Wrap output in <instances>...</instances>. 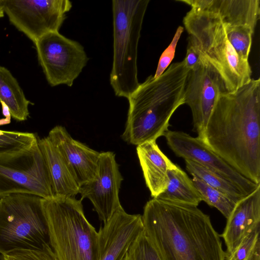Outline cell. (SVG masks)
<instances>
[{"instance_id":"9","label":"cell","mask_w":260,"mask_h":260,"mask_svg":"<svg viewBox=\"0 0 260 260\" xmlns=\"http://www.w3.org/2000/svg\"><path fill=\"white\" fill-rule=\"evenodd\" d=\"M34 44L39 62L51 86L71 87L89 59L79 43L59 31L48 33Z\"/></svg>"},{"instance_id":"32","label":"cell","mask_w":260,"mask_h":260,"mask_svg":"<svg viewBox=\"0 0 260 260\" xmlns=\"http://www.w3.org/2000/svg\"><path fill=\"white\" fill-rule=\"evenodd\" d=\"M4 12L3 10L2 6L0 5V18L4 16Z\"/></svg>"},{"instance_id":"18","label":"cell","mask_w":260,"mask_h":260,"mask_svg":"<svg viewBox=\"0 0 260 260\" xmlns=\"http://www.w3.org/2000/svg\"><path fill=\"white\" fill-rule=\"evenodd\" d=\"M136 150L146 186L152 198H157L166 189L169 171L175 164L160 150L156 141L137 145Z\"/></svg>"},{"instance_id":"1","label":"cell","mask_w":260,"mask_h":260,"mask_svg":"<svg viewBox=\"0 0 260 260\" xmlns=\"http://www.w3.org/2000/svg\"><path fill=\"white\" fill-rule=\"evenodd\" d=\"M203 141L242 175L260 184V79L218 98Z\"/></svg>"},{"instance_id":"2","label":"cell","mask_w":260,"mask_h":260,"mask_svg":"<svg viewBox=\"0 0 260 260\" xmlns=\"http://www.w3.org/2000/svg\"><path fill=\"white\" fill-rule=\"evenodd\" d=\"M142 219L161 260H226L220 236L198 206L154 198Z\"/></svg>"},{"instance_id":"30","label":"cell","mask_w":260,"mask_h":260,"mask_svg":"<svg viewBox=\"0 0 260 260\" xmlns=\"http://www.w3.org/2000/svg\"><path fill=\"white\" fill-rule=\"evenodd\" d=\"M202 55L197 47L189 40L186 53L183 60L185 68L188 70L195 68L201 62Z\"/></svg>"},{"instance_id":"19","label":"cell","mask_w":260,"mask_h":260,"mask_svg":"<svg viewBox=\"0 0 260 260\" xmlns=\"http://www.w3.org/2000/svg\"><path fill=\"white\" fill-rule=\"evenodd\" d=\"M44 157L54 196L74 197L79 193V185L58 149L46 137L38 140Z\"/></svg>"},{"instance_id":"5","label":"cell","mask_w":260,"mask_h":260,"mask_svg":"<svg viewBox=\"0 0 260 260\" xmlns=\"http://www.w3.org/2000/svg\"><path fill=\"white\" fill-rule=\"evenodd\" d=\"M50 245L58 260H98L99 233L87 219L81 200L45 199Z\"/></svg>"},{"instance_id":"3","label":"cell","mask_w":260,"mask_h":260,"mask_svg":"<svg viewBox=\"0 0 260 260\" xmlns=\"http://www.w3.org/2000/svg\"><path fill=\"white\" fill-rule=\"evenodd\" d=\"M189 71L183 60L174 62L159 77L150 75L140 83L127 99V117L121 135L123 141L137 146L164 136L172 115L184 104Z\"/></svg>"},{"instance_id":"21","label":"cell","mask_w":260,"mask_h":260,"mask_svg":"<svg viewBox=\"0 0 260 260\" xmlns=\"http://www.w3.org/2000/svg\"><path fill=\"white\" fill-rule=\"evenodd\" d=\"M166 189L157 198L198 206L203 201L192 179L179 166L174 165L168 172Z\"/></svg>"},{"instance_id":"4","label":"cell","mask_w":260,"mask_h":260,"mask_svg":"<svg viewBox=\"0 0 260 260\" xmlns=\"http://www.w3.org/2000/svg\"><path fill=\"white\" fill-rule=\"evenodd\" d=\"M188 40L216 70L229 93L248 83L252 71L228 39L223 23L216 15L191 9L183 19Z\"/></svg>"},{"instance_id":"20","label":"cell","mask_w":260,"mask_h":260,"mask_svg":"<svg viewBox=\"0 0 260 260\" xmlns=\"http://www.w3.org/2000/svg\"><path fill=\"white\" fill-rule=\"evenodd\" d=\"M0 102L15 120L22 121L27 119L30 102L25 97L17 80L10 71L1 66Z\"/></svg>"},{"instance_id":"28","label":"cell","mask_w":260,"mask_h":260,"mask_svg":"<svg viewBox=\"0 0 260 260\" xmlns=\"http://www.w3.org/2000/svg\"><path fill=\"white\" fill-rule=\"evenodd\" d=\"M1 260H58L51 246L36 250L18 249L2 254Z\"/></svg>"},{"instance_id":"25","label":"cell","mask_w":260,"mask_h":260,"mask_svg":"<svg viewBox=\"0 0 260 260\" xmlns=\"http://www.w3.org/2000/svg\"><path fill=\"white\" fill-rule=\"evenodd\" d=\"M38 140L32 133L0 130V154L25 148Z\"/></svg>"},{"instance_id":"6","label":"cell","mask_w":260,"mask_h":260,"mask_svg":"<svg viewBox=\"0 0 260 260\" xmlns=\"http://www.w3.org/2000/svg\"><path fill=\"white\" fill-rule=\"evenodd\" d=\"M149 0H113V59L110 82L115 95L128 99L140 85L138 46Z\"/></svg>"},{"instance_id":"24","label":"cell","mask_w":260,"mask_h":260,"mask_svg":"<svg viewBox=\"0 0 260 260\" xmlns=\"http://www.w3.org/2000/svg\"><path fill=\"white\" fill-rule=\"evenodd\" d=\"M223 24L228 39L237 54L242 59L248 60L254 31L244 26Z\"/></svg>"},{"instance_id":"11","label":"cell","mask_w":260,"mask_h":260,"mask_svg":"<svg viewBox=\"0 0 260 260\" xmlns=\"http://www.w3.org/2000/svg\"><path fill=\"white\" fill-rule=\"evenodd\" d=\"M226 93L218 72L202 55L200 63L188 73L184 90V104L191 110L193 127L200 139L218 98Z\"/></svg>"},{"instance_id":"29","label":"cell","mask_w":260,"mask_h":260,"mask_svg":"<svg viewBox=\"0 0 260 260\" xmlns=\"http://www.w3.org/2000/svg\"><path fill=\"white\" fill-rule=\"evenodd\" d=\"M183 30L184 28L181 26L178 27L169 46L162 53L159 59L155 73L153 76L154 78L159 77L170 65L175 56L177 43Z\"/></svg>"},{"instance_id":"8","label":"cell","mask_w":260,"mask_h":260,"mask_svg":"<svg viewBox=\"0 0 260 260\" xmlns=\"http://www.w3.org/2000/svg\"><path fill=\"white\" fill-rule=\"evenodd\" d=\"M13 194L45 199L54 196L38 140L25 148L0 154V198Z\"/></svg>"},{"instance_id":"13","label":"cell","mask_w":260,"mask_h":260,"mask_svg":"<svg viewBox=\"0 0 260 260\" xmlns=\"http://www.w3.org/2000/svg\"><path fill=\"white\" fill-rule=\"evenodd\" d=\"M122 180L115 154L111 151L101 152L96 175L91 180L79 186L81 200L85 198L90 200L104 223L122 207L119 198Z\"/></svg>"},{"instance_id":"31","label":"cell","mask_w":260,"mask_h":260,"mask_svg":"<svg viewBox=\"0 0 260 260\" xmlns=\"http://www.w3.org/2000/svg\"><path fill=\"white\" fill-rule=\"evenodd\" d=\"M260 250L257 251L254 256L253 257L252 260H260Z\"/></svg>"},{"instance_id":"22","label":"cell","mask_w":260,"mask_h":260,"mask_svg":"<svg viewBox=\"0 0 260 260\" xmlns=\"http://www.w3.org/2000/svg\"><path fill=\"white\" fill-rule=\"evenodd\" d=\"M187 171L210 186L221 191L232 200L238 203L246 194L233 183L214 172L190 160H185Z\"/></svg>"},{"instance_id":"16","label":"cell","mask_w":260,"mask_h":260,"mask_svg":"<svg viewBox=\"0 0 260 260\" xmlns=\"http://www.w3.org/2000/svg\"><path fill=\"white\" fill-rule=\"evenodd\" d=\"M220 236L226 246L225 259L249 234L260 227V186L236 205Z\"/></svg>"},{"instance_id":"23","label":"cell","mask_w":260,"mask_h":260,"mask_svg":"<svg viewBox=\"0 0 260 260\" xmlns=\"http://www.w3.org/2000/svg\"><path fill=\"white\" fill-rule=\"evenodd\" d=\"M192 181L200 193L203 201L216 208L227 219L237 203L221 191L210 186L202 180L193 177Z\"/></svg>"},{"instance_id":"17","label":"cell","mask_w":260,"mask_h":260,"mask_svg":"<svg viewBox=\"0 0 260 260\" xmlns=\"http://www.w3.org/2000/svg\"><path fill=\"white\" fill-rule=\"evenodd\" d=\"M191 9L212 13L225 24L255 30L260 16L259 0H177Z\"/></svg>"},{"instance_id":"14","label":"cell","mask_w":260,"mask_h":260,"mask_svg":"<svg viewBox=\"0 0 260 260\" xmlns=\"http://www.w3.org/2000/svg\"><path fill=\"white\" fill-rule=\"evenodd\" d=\"M143 231L141 215L128 214L122 207L117 210L98 231V260H122Z\"/></svg>"},{"instance_id":"7","label":"cell","mask_w":260,"mask_h":260,"mask_svg":"<svg viewBox=\"0 0 260 260\" xmlns=\"http://www.w3.org/2000/svg\"><path fill=\"white\" fill-rule=\"evenodd\" d=\"M50 245L44 199L27 194L0 198V253Z\"/></svg>"},{"instance_id":"27","label":"cell","mask_w":260,"mask_h":260,"mask_svg":"<svg viewBox=\"0 0 260 260\" xmlns=\"http://www.w3.org/2000/svg\"><path fill=\"white\" fill-rule=\"evenodd\" d=\"M259 232L260 227L249 234L226 260H252L260 250Z\"/></svg>"},{"instance_id":"12","label":"cell","mask_w":260,"mask_h":260,"mask_svg":"<svg viewBox=\"0 0 260 260\" xmlns=\"http://www.w3.org/2000/svg\"><path fill=\"white\" fill-rule=\"evenodd\" d=\"M170 148L179 157L195 162L220 175L248 195L260 186L246 178L209 147L199 137L168 129L164 136Z\"/></svg>"},{"instance_id":"15","label":"cell","mask_w":260,"mask_h":260,"mask_svg":"<svg viewBox=\"0 0 260 260\" xmlns=\"http://www.w3.org/2000/svg\"><path fill=\"white\" fill-rule=\"evenodd\" d=\"M48 137L58 149L79 187L94 178L100 152L74 139L61 125L54 127Z\"/></svg>"},{"instance_id":"26","label":"cell","mask_w":260,"mask_h":260,"mask_svg":"<svg viewBox=\"0 0 260 260\" xmlns=\"http://www.w3.org/2000/svg\"><path fill=\"white\" fill-rule=\"evenodd\" d=\"M122 260H161L143 231L133 241Z\"/></svg>"},{"instance_id":"10","label":"cell","mask_w":260,"mask_h":260,"mask_svg":"<svg viewBox=\"0 0 260 260\" xmlns=\"http://www.w3.org/2000/svg\"><path fill=\"white\" fill-rule=\"evenodd\" d=\"M11 23L35 43L58 31L72 7L68 0H0Z\"/></svg>"}]
</instances>
